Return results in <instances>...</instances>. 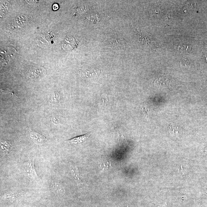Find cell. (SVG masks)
I'll use <instances>...</instances> for the list:
<instances>
[{"mask_svg": "<svg viewBox=\"0 0 207 207\" xmlns=\"http://www.w3.org/2000/svg\"><path fill=\"white\" fill-rule=\"evenodd\" d=\"M23 174L30 179L38 180L39 177L36 173L35 167V159H31L24 166Z\"/></svg>", "mask_w": 207, "mask_h": 207, "instance_id": "6da1fadb", "label": "cell"}, {"mask_svg": "<svg viewBox=\"0 0 207 207\" xmlns=\"http://www.w3.org/2000/svg\"><path fill=\"white\" fill-rule=\"evenodd\" d=\"M14 145L10 141L2 140L1 142V154L2 157H8L14 153Z\"/></svg>", "mask_w": 207, "mask_h": 207, "instance_id": "7a4b0ae2", "label": "cell"}, {"mask_svg": "<svg viewBox=\"0 0 207 207\" xmlns=\"http://www.w3.org/2000/svg\"><path fill=\"white\" fill-rule=\"evenodd\" d=\"M50 188L55 195L58 197L63 195L65 192L63 184L58 181H53L51 185Z\"/></svg>", "mask_w": 207, "mask_h": 207, "instance_id": "3957f363", "label": "cell"}, {"mask_svg": "<svg viewBox=\"0 0 207 207\" xmlns=\"http://www.w3.org/2000/svg\"><path fill=\"white\" fill-rule=\"evenodd\" d=\"M30 137L35 143L40 145H43L47 140L46 137L36 131H31L30 133Z\"/></svg>", "mask_w": 207, "mask_h": 207, "instance_id": "277c9868", "label": "cell"}, {"mask_svg": "<svg viewBox=\"0 0 207 207\" xmlns=\"http://www.w3.org/2000/svg\"><path fill=\"white\" fill-rule=\"evenodd\" d=\"M91 133H89L86 134L82 135L75 137V138L71 139L67 141H66V142L71 144H77L78 143H81L85 142L87 138L91 136Z\"/></svg>", "mask_w": 207, "mask_h": 207, "instance_id": "5b68a950", "label": "cell"}, {"mask_svg": "<svg viewBox=\"0 0 207 207\" xmlns=\"http://www.w3.org/2000/svg\"><path fill=\"white\" fill-rule=\"evenodd\" d=\"M169 132L172 136H178L179 134L180 128L175 123H171L169 127Z\"/></svg>", "mask_w": 207, "mask_h": 207, "instance_id": "8992f818", "label": "cell"}, {"mask_svg": "<svg viewBox=\"0 0 207 207\" xmlns=\"http://www.w3.org/2000/svg\"><path fill=\"white\" fill-rule=\"evenodd\" d=\"M50 103L55 105H60L61 100L60 94L59 92L55 91L53 94V97L51 98Z\"/></svg>", "mask_w": 207, "mask_h": 207, "instance_id": "52a82bcc", "label": "cell"}, {"mask_svg": "<svg viewBox=\"0 0 207 207\" xmlns=\"http://www.w3.org/2000/svg\"><path fill=\"white\" fill-rule=\"evenodd\" d=\"M23 194H24V192L15 193H11L6 194V195L3 196V197L6 199H14L17 198L18 197H20Z\"/></svg>", "mask_w": 207, "mask_h": 207, "instance_id": "ba28073f", "label": "cell"}, {"mask_svg": "<svg viewBox=\"0 0 207 207\" xmlns=\"http://www.w3.org/2000/svg\"><path fill=\"white\" fill-rule=\"evenodd\" d=\"M52 121L53 124H57L59 122V120L58 118L53 117L52 118Z\"/></svg>", "mask_w": 207, "mask_h": 207, "instance_id": "9c48e42d", "label": "cell"}, {"mask_svg": "<svg viewBox=\"0 0 207 207\" xmlns=\"http://www.w3.org/2000/svg\"><path fill=\"white\" fill-rule=\"evenodd\" d=\"M53 9L54 10H57L58 9V4H55L53 5Z\"/></svg>", "mask_w": 207, "mask_h": 207, "instance_id": "30bf717a", "label": "cell"}, {"mask_svg": "<svg viewBox=\"0 0 207 207\" xmlns=\"http://www.w3.org/2000/svg\"><path fill=\"white\" fill-rule=\"evenodd\" d=\"M166 17V18L169 19V18L171 17V15H170V14H167Z\"/></svg>", "mask_w": 207, "mask_h": 207, "instance_id": "8fae6325", "label": "cell"}]
</instances>
